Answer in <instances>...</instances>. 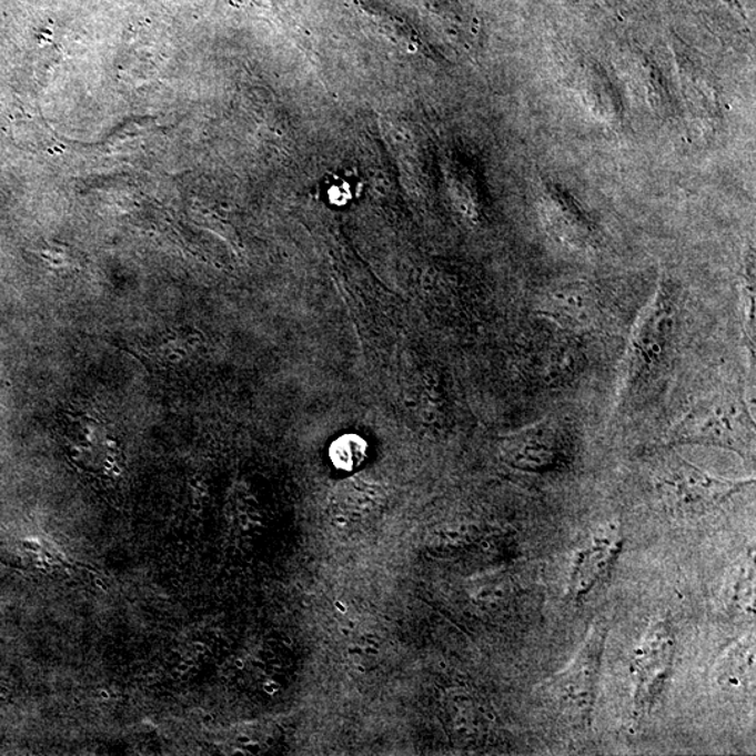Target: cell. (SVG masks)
Returning a JSON list of instances; mask_svg holds the SVG:
<instances>
[{"instance_id": "obj_1", "label": "cell", "mask_w": 756, "mask_h": 756, "mask_svg": "<svg viewBox=\"0 0 756 756\" xmlns=\"http://www.w3.org/2000/svg\"><path fill=\"white\" fill-rule=\"evenodd\" d=\"M607 637V624L603 621L595 622L569 666L546 681L541 688L552 709L572 726H592Z\"/></svg>"}, {"instance_id": "obj_2", "label": "cell", "mask_w": 756, "mask_h": 756, "mask_svg": "<svg viewBox=\"0 0 756 756\" xmlns=\"http://www.w3.org/2000/svg\"><path fill=\"white\" fill-rule=\"evenodd\" d=\"M672 444H702L749 455L754 453V427L736 401H700L668 434Z\"/></svg>"}, {"instance_id": "obj_3", "label": "cell", "mask_w": 756, "mask_h": 756, "mask_svg": "<svg viewBox=\"0 0 756 756\" xmlns=\"http://www.w3.org/2000/svg\"><path fill=\"white\" fill-rule=\"evenodd\" d=\"M754 481L718 478L678 455L664 461L657 474V487L664 504L675 513L702 514L712 511Z\"/></svg>"}, {"instance_id": "obj_4", "label": "cell", "mask_w": 756, "mask_h": 756, "mask_svg": "<svg viewBox=\"0 0 756 756\" xmlns=\"http://www.w3.org/2000/svg\"><path fill=\"white\" fill-rule=\"evenodd\" d=\"M675 657V635L668 619H659L648 627L631 662L634 684L636 720L651 715L659 696L672 678Z\"/></svg>"}, {"instance_id": "obj_5", "label": "cell", "mask_w": 756, "mask_h": 756, "mask_svg": "<svg viewBox=\"0 0 756 756\" xmlns=\"http://www.w3.org/2000/svg\"><path fill=\"white\" fill-rule=\"evenodd\" d=\"M65 446L78 470L103 480H117L122 470V448L114 429L93 412L68 417Z\"/></svg>"}, {"instance_id": "obj_6", "label": "cell", "mask_w": 756, "mask_h": 756, "mask_svg": "<svg viewBox=\"0 0 756 756\" xmlns=\"http://www.w3.org/2000/svg\"><path fill=\"white\" fill-rule=\"evenodd\" d=\"M624 548L619 524L611 523L595 530L577 551L572 565L569 595L582 602L605 581Z\"/></svg>"}, {"instance_id": "obj_7", "label": "cell", "mask_w": 756, "mask_h": 756, "mask_svg": "<svg viewBox=\"0 0 756 756\" xmlns=\"http://www.w3.org/2000/svg\"><path fill=\"white\" fill-rule=\"evenodd\" d=\"M673 300L659 293L643 314L631 351V374L634 377L648 374L666 351L673 329Z\"/></svg>"}, {"instance_id": "obj_8", "label": "cell", "mask_w": 756, "mask_h": 756, "mask_svg": "<svg viewBox=\"0 0 756 756\" xmlns=\"http://www.w3.org/2000/svg\"><path fill=\"white\" fill-rule=\"evenodd\" d=\"M561 437L551 423H538L507 440L504 457L514 468L525 472H546L561 460Z\"/></svg>"}, {"instance_id": "obj_9", "label": "cell", "mask_w": 756, "mask_h": 756, "mask_svg": "<svg viewBox=\"0 0 756 756\" xmlns=\"http://www.w3.org/2000/svg\"><path fill=\"white\" fill-rule=\"evenodd\" d=\"M598 300L583 285L562 288L545 298L540 314L561 329L582 331L592 329L598 319Z\"/></svg>"}, {"instance_id": "obj_10", "label": "cell", "mask_w": 756, "mask_h": 756, "mask_svg": "<svg viewBox=\"0 0 756 756\" xmlns=\"http://www.w3.org/2000/svg\"><path fill=\"white\" fill-rule=\"evenodd\" d=\"M192 334L185 330H171L141 347V355L154 366L175 369L191 356Z\"/></svg>"}, {"instance_id": "obj_11", "label": "cell", "mask_w": 756, "mask_h": 756, "mask_svg": "<svg viewBox=\"0 0 756 756\" xmlns=\"http://www.w3.org/2000/svg\"><path fill=\"white\" fill-rule=\"evenodd\" d=\"M755 641L754 635L745 637L724 654L717 667L718 684L728 688H739L754 683Z\"/></svg>"}, {"instance_id": "obj_12", "label": "cell", "mask_w": 756, "mask_h": 756, "mask_svg": "<svg viewBox=\"0 0 756 756\" xmlns=\"http://www.w3.org/2000/svg\"><path fill=\"white\" fill-rule=\"evenodd\" d=\"M727 607L733 614L754 616L755 614V563L748 556L739 567L733 583L728 586Z\"/></svg>"}, {"instance_id": "obj_13", "label": "cell", "mask_w": 756, "mask_h": 756, "mask_svg": "<svg viewBox=\"0 0 756 756\" xmlns=\"http://www.w3.org/2000/svg\"><path fill=\"white\" fill-rule=\"evenodd\" d=\"M744 331L747 336L750 356H755V291L754 281L749 282L743 294Z\"/></svg>"}, {"instance_id": "obj_14", "label": "cell", "mask_w": 756, "mask_h": 756, "mask_svg": "<svg viewBox=\"0 0 756 756\" xmlns=\"http://www.w3.org/2000/svg\"><path fill=\"white\" fill-rule=\"evenodd\" d=\"M361 440L353 437H343L335 444V461L341 463L343 466L357 465L362 461V455L352 454V450L362 446Z\"/></svg>"}]
</instances>
